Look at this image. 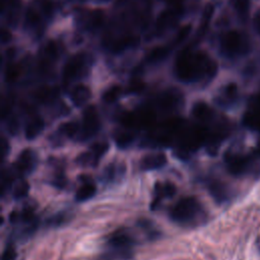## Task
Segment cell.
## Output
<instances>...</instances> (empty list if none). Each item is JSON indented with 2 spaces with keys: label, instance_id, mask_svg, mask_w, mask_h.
Returning a JSON list of instances; mask_svg holds the SVG:
<instances>
[{
  "label": "cell",
  "instance_id": "obj_1",
  "mask_svg": "<svg viewBox=\"0 0 260 260\" xmlns=\"http://www.w3.org/2000/svg\"><path fill=\"white\" fill-rule=\"evenodd\" d=\"M99 58L89 48L68 53L59 66L58 80L62 89L66 90L76 81L89 79Z\"/></svg>",
  "mask_w": 260,
  "mask_h": 260
},
{
  "label": "cell",
  "instance_id": "obj_2",
  "mask_svg": "<svg viewBox=\"0 0 260 260\" xmlns=\"http://www.w3.org/2000/svg\"><path fill=\"white\" fill-rule=\"evenodd\" d=\"M170 218L180 226L193 229L207 221V212L201 202L194 196L183 197L170 210Z\"/></svg>",
  "mask_w": 260,
  "mask_h": 260
},
{
  "label": "cell",
  "instance_id": "obj_3",
  "mask_svg": "<svg viewBox=\"0 0 260 260\" xmlns=\"http://www.w3.org/2000/svg\"><path fill=\"white\" fill-rule=\"evenodd\" d=\"M153 106L157 112L173 115L179 112L185 103L183 91L176 85L161 88L155 95Z\"/></svg>",
  "mask_w": 260,
  "mask_h": 260
},
{
  "label": "cell",
  "instance_id": "obj_4",
  "mask_svg": "<svg viewBox=\"0 0 260 260\" xmlns=\"http://www.w3.org/2000/svg\"><path fill=\"white\" fill-rule=\"evenodd\" d=\"M102 126L100 112L94 105H87L83 108L80 121V129L77 141H88L93 138L100 131Z\"/></svg>",
  "mask_w": 260,
  "mask_h": 260
},
{
  "label": "cell",
  "instance_id": "obj_5",
  "mask_svg": "<svg viewBox=\"0 0 260 260\" xmlns=\"http://www.w3.org/2000/svg\"><path fill=\"white\" fill-rule=\"evenodd\" d=\"M61 88L55 81L35 83L30 90V100L34 104L51 108L61 99Z\"/></svg>",
  "mask_w": 260,
  "mask_h": 260
},
{
  "label": "cell",
  "instance_id": "obj_6",
  "mask_svg": "<svg viewBox=\"0 0 260 260\" xmlns=\"http://www.w3.org/2000/svg\"><path fill=\"white\" fill-rule=\"evenodd\" d=\"M197 17H186L181 20L177 28L172 34L169 42L175 50H178L189 44L196 32Z\"/></svg>",
  "mask_w": 260,
  "mask_h": 260
},
{
  "label": "cell",
  "instance_id": "obj_7",
  "mask_svg": "<svg viewBox=\"0 0 260 260\" xmlns=\"http://www.w3.org/2000/svg\"><path fill=\"white\" fill-rule=\"evenodd\" d=\"M89 79H83L72 83L65 91L71 104L76 108H84L92 99L93 91Z\"/></svg>",
  "mask_w": 260,
  "mask_h": 260
},
{
  "label": "cell",
  "instance_id": "obj_8",
  "mask_svg": "<svg viewBox=\"0 0 260 260\" xmlns=\"http://www.w3.org/2000/svg\"><path fill=\"white\" fill-rule=\"evenodd\" d=\"M219 50L226 57H235L245 49V41L241 32L230 29L223 32L219 39Z\"/></svg>",
  "mask_w": 260,
  "mask_h": 260
},
{
  "label": "cell",
  "instance_id": "obj_9",
  "mask_svg": "<svg viewBox=\"0 0 260 260\" xmlns=\"http://www.w3.org/2000/svg\"><path fill=\"white\" fill-rule=\"evenodd\" d=\"M109 149V143L106 140H101L92 143L88 149L81 152L76 157V164L80 167H96Z\"/></svg>",
  "mask_w": 260,
  "mask_h": 260
},
{
  "label": "cell",
  "instance_id": "obj_10",
  "mask_svg": "<svg viewBox=\"0 0 260 260\" xmlns=\"http://www.w3.org/2000/svg\"><path fill=\"white\" fill-rule=\"evenodd\" d=\"M38 154L31 148L22 149V151L18 154L12 171L16 176H27L31 174L38 166Z\"/></svg>",
  "mask_w": 260,
  "mask_h": 260
},
{
  "label": "cell",
  "instance_id": "obj_11",
  "mask_svg": "<svg viewBox=\"0 0 260 260\" xmlns=\"http://www.w3.org/2000/svg\"><path fill=\"white\" fill-rule=\"evenodd\" d=\"M80 129V122L67 121L57 128V130L50 136V142L54 146H61L67 139H76Z\"/></svg>",
  "mask_w": 260,
  "mask_h": 260
},
{
  "label": "cell",
  "instance_id": "obj_12",
  "mask_svg": "<svg viewBox=\"0 0 260 260\" xmlns=\"http://www.w3.org/2000/svg\"><path fill=\"white\" fill-rule=\"evenodd\" d=\"M224 162L228 171L233 176H242L249 171L251 158L242 153L228 151L224 154Z\"/></svg>",
  "mask_w": 260,
  "mask_h": 260
},
{
  "label": "cell",
  "instance_id": "obj_13",
  "mask_svg": "<svg viewBox=\"0 0 260 260\" xmlns=\"http://www.w3.org/2000/svg\"><path fill=\"white\" fill-rule=\"evenodd\" d=\"M125 95V83L120 79L111 80L101 92V101L108 106H113Z\"/></svg>",
  "mask_w": 260,
  "mask_h": 260
},
{
  "label": "cell",
  "instance_id": "obj_14",
  "mask_svg": "<svg viewBox=\"0 0 260 260\" xmlns=\"http://www.w3.org/2000/svg\"><path fill=\"white\" fill-rule=\"evenodd\" d=\"M107 244L110 249L133 250L135 239L128 230L120 229L113 232L108 238Z\"/></svg>",
  "mask_w": 260,
  "mask_h": 260
},
{
  "label": "cell",
  "instance_id": "obj_15",
  "mask_svg": "<svg viewBox=\"0 0 260 260\" xmlns=\"http://www.w3.org/2000/svg\"><path fill=\"white\" fill-rule=\"evenodd\" d=\"M126 174V165L123 161H111L104 169L101 175V181L105 185H114L120 183Z\"/></svg>",
  "mask_w": 260,
  "mask_h": 260
},
{
  "label": "cell",
  "instance_id": "obj_16",
  "mask_svg": "<svg viewBox=\"0 0 260 260\" xmlns=\"http://www.w3.org/2000/svg\"><path fill=\"white\" fill-rule=\"evenodd\" d=\"M192 117L200 124H209L215 119V112L209 104L203 100H196L192 103L190 109Z\"/></svg>",
  "mask_w": 260,
  "mask_h": 260
},
{
  "label": "cell",
  "instance_id": "obj_17",
  "mask_svg": "<svg viewBox=\"0 0 260 260\" xmlns=\"http://www.w3.org/2000/svg\"><path fill=\"white\" fill-rule=\"evenodd\" d=\"M177 192L176 186L171 182H156L153 188V198L150 203L151 210H155L166 198L173 197Z\"/></svg>",
  "mask_w": 260,
  "mask_h": 260
},
{
  "label": "cell",
  "instance_id": "obj_18",
  "mask_svg": "<svg viewBox=\"0 0 260 260\" xmlns=\"http://www.w3.org/2000/svg\"><path fill=\"white\" fill-rule=\"evenodd\" d=\"M238 98V85L235 82H228L222 85L215 96V103L222 107L229 108L231 107Z\"/></svg>",
  "mask_w": 260,
  "mask_h": 260
},
{
  "label": "cell",
  "instance_id": "obj_19",
  "mask_svg": "<svg viewBox=\"0 0 260 260\" xmlns=\"http://www.w3.org/2000/svg\"><path fill=\"white\" fill-rule=\"evenodd\" d=\"M168 162V157L164 152H151L144 155L139 161L141 171L149 172L164 168Z\"/></svg>",
  "mask_w": 260,
  "mask_h": 260
},
{
  "label": "cell",
  "instance_id": "obj_20",
  "mask_svg": "<svg viewBox=\"0 0 260 260\" xmlns=\"http://www.w3.org/2000/svg\"><path fill=\"white\" fill-rule=\"evenodd\" d=\"M45 129V120L44 118L37 114H30L29 118L26 120L24 125V136L27 140L36 139Z\"/></svg>",
  "mask_w": 260,
  "mask_h": 260
},
{
  "label": "cell",
  "instance_id": "obj_21",
  "mask_svg": "<svg viewBox=\"0 0 260 260\" xmlns=\"http://www.w3.org/2000/svg\"><path fill=\"white\" fill-rule=\"evenodd\" d=\"M207 189L211 197L218 204L224 203L230 199V190L228 186L216 179H211L207 183Z\"/></svg>",
  "mask_w": 260,
  "mask_h": 260
},
{
  "label": "cell",
  "instance_id": "obj_22",
  "mask_svg": "<svg viewBox=\"0 0 260 260\" xmlns=\"http://www.w3.org/2000/svg\"><path fill=\"white\" fill-rule=\"evenodd\" d=\"M96 193V185L90 178H82L80 186L75 192V201L84 202L91 199Z\"/></svg>",
  "mask_w": 260,
  "mask_h": 260
},
{
  "label": "cell",
  "instance_id": "obj_23",
  "mask_svg": "<svg viewBox=\"0 0 260 260\" xmlns=\"http://www.w3.org/2000/svg\"><path fill=\"white\" fill-rule=\"evenodd\" d=\"M136 134L134 129L123 127L119 130H117L114 134V139L118 147L120 148H128L132 145V143L135 141Z\"/></svg>",
  "mask_w": 260,
  "mask_h": 260
},
{
  "label": "cell",
  "instance_id": "obj_24",
  "mask_svg": "<svg viewBox=\"0 0 260 260\" xmlns=\"http://www.w3.org/2000/svg\"><path fill=\"white\" fill-rule=\"evenodd\" d=\"M73 214L72 212L68 211V210H61L58 211L57 213H54L53 215H51L47 220H46V225L49 228H59L62 226L66 223H68L71 218H72Z\"/></svg>",
  "mask_w": 260,
  "mask_h": 260
},
{
  "label": "cell",
  "instance_id": "obj_25",
  "mask_svg": "<svg viewBox=\"0 0 260 260\" xmlns=\"http://www.w3.org/2000/svg\"><path fill=\"white\" fill-rule=\"evenodd\" d=\"M243 124L247 128L260 133V110L254 109L247 111L243 116Z\"/></svg>",
  "mask_w": 260,
  "mask_h": 260
},
{
  "label": "cell",
  "instance_id": "obj_26",
  "mask_svg": "<svg viewBox=\"0 0 260 260\" xmlns=\"http://www.w3.org/2000/svg\"><path fill=\"white\" fill-rule=\"evenodd\" d=\"M29 184L27 183L26 180L20 178L18 179L16 182L14 181L12 187H11V193H12V197L16 200H20L23 199L27 196L28 192H29Z\"/></svg>",
  "mask_w": 260,
  "mask_h": 260
},
{
  "label": "cell",
  "instance_id": "obj_27",
  "mask_svg": "<svg viewBox=\"0 0 260 260\" xmlns=\"http://www.w3.org/2000/svg\"><path fill=\"white\" fill-rule=\"evenodd\" d=\"M133 256V250L110 249L101 255L99 260H129Z\"/></svg>",
  "mask_w": 260,
  "mask_h": 260
},
{
  "label": "cell",
  "instance_id": "obj_28",
  "mask_svg": "<svg viewBox=\"0 0 260 260\" xmlns=\"http://www.w3.org/2000/svg\"><path fill=\"white\" fill-rule=\"evenodd\" d=\"M137 225L146 234L149 240H155L160 237V232L155 228L152 221L147 218H141L137 221Z\"/></svg>",
  "mask_w": 260,
  "mask_h": 260
},
{
  "label": "cell",
  "instance_id": "obj_29",
  "mask_svg": "<svg viewBox=\"0 0 260 260\" xmlns=\"http://www.w3.org/2000/svg\"><path fill=\"white\" fill-rule=\"evenodd\" d=\"M233 6L237 13L241 16H246L249 12L250 0H232Z\"/></svg>",
  "mask_w": 260,
  "mask_h": 260
},
{
  "label": "cell",
  "instance_id": "obj_30",
  "mask_svg": "<svg viewBox=\"0 0 260 260\" xmlns=\"http://www.w3.org/2000/svg\"><path fill=\"white\" fill-rule=\"evenodd\" d=\"M17 257V253L16 250L14 248V246L9 243L5 249L2 252V256H1V260H15Z\"/></svg>",
  "mask_w": 260,
  "mask_h": 260
},
{
  "label": "cell",
  "instance_id": "obj_31",
  "mask_svg": "<svg viewBox=\"0 0 260 260\" xmlns=\"http://www.w3.org/2000/svg\"><path fill=\"white\" fill-rule=\"evenodd\" d=\"M9 149H10V147H9L8 140L4 136H2L1 142H0V156H1L2 160H4L5 157L8 155Z\"/></svg>",
  "mask_w": 260,
  "mask_h": 260
},
{
  "label": "cell",
  "instance_id": "obj_32",
  "mask_svg": "<svg viewBox=\"0 0 260 260\" xmlns=\"http://www.w3.org/2000/svg\"><path fill=\"white\" fill-rule=\"evenodd\" d=\"M255 27L260 32V12L255 16Z\"/></svg>",
  "mask_w": 260,
  "mask_h": 260
},
{
  "label": "cell",
  "instance_id": "obj_33",
  "mask_svg": "<svg viewBox=\"0 0 260 260\" xmlns=\"http://www.w3.org/2000/svg\"><path fill=\"white\" fill-rule=\"evenodd\" d=\"M255 153H256V155H260V141H259V143L257 144V146L255 148Z\"/></svg>",
  "mask_w": 260,
  "mask_h": 260
},
{
  "label": "cell",
  "instance_id": "obj_34",
  "mask_svg": "<svg viewBox=\"0 0 260 260\" xmlns=\"http://www.w3.org/2000/svg\"><path fill=\"white\" fill-rule=\"evenodd\" d=\"M257 101H258V104L260 105V93H259V95H258V98H257Z\"/></svg>",
  "mask_w": 260,
  "mask_h": 260
}]
</instances>
